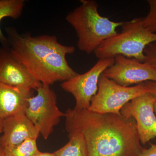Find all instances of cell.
<instances>
[{
    "label": "cell",
    "instance_id": "cell-1",
    "mask_svg": "<svg viewBox=\"0 0 156 156\" xmlns=\"http://www.w3.org/2000/svg\"><path fill=\"white\" fill-rule=\"evenodd\" d=\"M65 117L66 131L83 134L88 156L140 155L143 147L133 118L74 108H69Z\"/></svg>",
    "mask_w": 156,
    "mask_h": 156
},
{
    "label": "cell",
    "instance_id": "cell-2",
    "mask_svg": "<svg viewBox=\"0 0 156 156\" xmlns=\"http://www.w3.org/2000/svg\"><path fill=\"white\" fill-rule=\"evenodd\" d=\"M6 31L11 52L42 85L50 86L78 74L66 59L75 51L73 46L62 44L55 36L20 34L13 27H7Z\"/></svg>",
    "mask_w": 156,
    "mask_h": 156
},
{
    "label": "cell",
    "instance_id": "cell-3",
    "mask_svg": "<svg viewBox=\"0 0 156 156\" xmlns=\"http://www.w3.org/2000/svg\"><path fill=\"white\" fill-rule=\"evenodd\" d=\"M81 5L69 12L66 20L76 31L78 49L88 54L94 53L105 41L116 34L125 22H115L99 14L93 0H80Z\"/></svg>",
    "mask_w": 156,
    "mask_h": 156
},
{
    "label": "cell",
    "instance_id": "cell-4",
    "mask_svg": "<svg viewBox=\"0 0 156 156\" xmlns=\"http://www.w3.org/2000/svg\"><path fill=\"white\" fill-rule=\"evenodd\" d=\"M122 31L105 41L94 52L97 58H114L122 55L144 62V50L148 45L156 42V34L145 28L141 18L125 22Z\"/></svg>",
    "mask_w": 156,
    "mask_h": 156
},
{
    "label": "cell",
    "instance_id": "cell-5",
    "mask_svg": "<svg viewBox=\"0 0 156 156\" xmlns=\"http://www.w3.org/2000/svg\"><path fill=\"white\" fill-rule=\"evenodd\" d=\"M37 95L28 99L26 109L27 117L33 124L44 139L52 134L65 113L58 108L56 93L50 86L42 85L37 89Z\"/></svg>",
    "mask_w": 156,
    "mask_h": 156
},
{
    "label": "cell",
    "instance_id": "cell-6",
    "mask_svg": "<svg viewBox=\"0 0 156 156\" xmlns=\"http://www.w3.org/2000/svg\"><path fill=\"white\" fill-rule=\"evenodd\" d=\"M149 92L144 83L124 87L101 75L97 93L88 109L100 113L121 114L123 106L135 98Z\"/></svg>",
    "mask_w": 156,
    "mask_h": 156
},
{
    "label": "cell",
    "instance_id": "cell-7",
    "mask_svg": "<svg viewBox=\"0 0 156 156\" xmlns=\"http://www.w3.org/2000/svg\"><path fill=\"white\" fill-rule=\"evenodd\" d=\"M114 62V58H100L89 70L78 74L61 84L64 91L71 93L76 101L75 109H88L98 90V83L104 72Z\"/></svg>",
    "mask_w": 156,
    "mask_h": 156
},
{
    "label": "cell",
    "instance_id": "cell-8",
    "mask_svg": "<svg viewBox=\"0 0 156 156\" xmlns=\"http://www.w3.org/2000/svg\"><path fill=\"white\" fill-rule=\"evenodd\" d=\"M114 58L113 64L102 75L118 85L130 87L147 81L156 82V68L152 66L122 55Z\"/></svg>",
    "mask_w": 156,
    "mask_h": 156
},
{
    "label": "cell",
    "instance_id": "cell-9",
    "mask_svg": "<svg viewBox=\"0 0 156 156\" xmlns=\"http://www.w3.org/2000/svg\"><path fill=\"white\" fill-rule=\"evenodd\" d=\"M156 101L149 92L135 98L126 104L121 114L135 120L140 143L145 145L156 137V116L154 112Z\"/></svg>",
    "mask_w": 156,
    "mask_h": 156
},
{
    "label": "cell",
    "instance_id": "cell-10",
    "mask_svg": "<svg viewBox=\"0 0 156 156\" xmlns=\"http://www.w3.org/2000/svg\"><path fill=\"white\" fill-rule=\"evenodd\" d=\"M0 83L30 90H36L42 85L14 56L9 47L0 48Z\"/></svg>",
    "mask_w": 156,
    "mask_h": 156
},
{
    "label": "cell",
    "instance_id": "cell-11",
    "mask_svg": "<svg viewBox=\"0 0 156 156\" xmlns=\"http://www.w3.org/2000/svg\"><path fill=\"white\" fill-rule=\"evenodd\" d=\"M2 135L0 144L4 149L19 145L27 139L39 137V132L25 112L19 113L2 120Z\"/></svg>",
    "mask_w": 156,
    "mask_h": 156
},
{
    "label": "cell",
    "instance_id": "cell-12",
    "mask_svg": "<svg viewBox=\"0 0 156 156\" xmlns=\"http://www.w3.org/2000/svg\"><path fill=\"white\" fill-rule=\"evenodd\" d=\"M33 91L0 83V120L25 112Z\"/></svg>",
    "mask_w": 156,
    "mask_h": 156
},
{
    "label": "cell",
    "instance_id": "cell-13",
    "mask_svg": "<svg viewBox=\"0 0 156 156\" xmlns=\"http://www.w3.org/2000/svg\"><path fill=\"white\" fill-rule=\"evenodd\" d=\"M69 140L62 147L53 153L55 156H88L87 145L80 131L67 130Z\"/></svg>",
    "mask_w": 156,
    "mask_h": 156
},
{
    "label": "cell",
    "instance_id": "cell-14",
    "mask_svg": "<svg viewBox=\"0 0 156 156\" xmlns=\"http://www.w3.org/2000/svg\"><path fill=\"white\" fill-rule=\"evenodd\" d=\"M25 0H0V42L3 47H9V42L1 28L3 18L17 19L21 16L25 5Z\"/></svg>",
    "mask_w": 156,
    "mask_h": 156
},
{
    "label": "cell",
    "instance_id": "cell-15",
    "mask_svg": "<svg viewBox=\"0 0 156 156\" xmlns=\"http://www.w3.org/2000/svg\"><path fill=\"white\" fill-rule=\"evenodd\" d=\"M38 137L27 139L19 145L8 149H4L5 156H36L40 151L37 140Z\"/></svg>",
    "mask_w": 156,
    "mask_h": 156
},
{
    "label": "cell",
    "instance_id": "cell-16",
    "mask_svg": "<svg viewBox=\"0 0 156 156\" xmlns=\"http://www.w3.org/2000/svg\"><path fill=\"white\" fill-rule=\"evenodd\" d=\"M149 11L145 17L141 18L143 24L145 28L156 34V0H148Z\"/></svg>",
    "mask_w": 156,
    "mask_h": 156
},
{
    "label": "cell",
    "instance_id": "cell-17",
    "mask_svg": "<svg viewBox=\"0 0 156 156\" xmlns=\"http://www.w3.org/2000/svg\"><path fill=\"white\" fill-rule=\"evenodd\" d=\"M145 58L144 62L156 68V42L151 43L144 50Z\"/></svg>",
    "mask_w": 156,
    "mask_h": 156
},
{
    "label": "cell",
    "instance_id": "cell-18",
    "mask_svg": "<svg viewBox=\"0 0 156 156\" xmlns=\"http://www.w3.org/2000/svg\"><path fill=\"white\" fill-rule=\"evenodd\" d=\"M140 156H156V144H151L148 148H143Z\"/></svg>",
    "mask_w": 156,
    "mask_h": 156
},
{
    "label": "cell",
    "instance_id": "cell-19",
    "mask_svg": "<svg viewBox=\"0 0 156 156\" xmlns=\"http://www.w3.org/2000/svg\"><path fill=\"white\" fill-rule=\"evenodd\" d=\"M144 83L148 89L149 92L152 95L156 101V82L153 81H147Z\"/></svg>",
    "mask_w": 156,
    "mask_h": 156
},
{
    "label": "cell",
    "instance_id": "cell-20",
    "mask_svg": "<svg viewBox=\"0 0 156 156\" xmlns=\"http://www.w3.org/2000/svg\"><path fill=\"white\" fill-rule=\"evenodd\" d=\"M36 156H55L53 153H50L48 152H42L39 151L38 153Z\"/></svg>",
    "mask_w": 156,
    "mask_h": 156
},
{
    "label": "cell",
    "instance_id": "cell-21",
    "mask_svg": "<svg viewBox=\"0 0 156 156\" xmlns=\"http://www.w3.org/2000/svg\"><path fill=\"white\" fill-rule=\"evenodd\" d=\"M0 156H5L4 149L0 144Z\"/></svg>",
    "mask_w": 156,
    "mask_h": 156
},
{
    "label": "cell",
    "instance_id": "cell-22",
    "mask_svg": "<svg viewBox=\"0 0 156 156\" xmlns=\"http://www.w3.org/2000/svg\"><path fill=\"white\" fill-rule=\"evenodd\" d=\"M3 122L2 120H0V134L2 133Z\"/></svg>",
    "mask_w": 156,
    "mask_h": 156
},
{
    "label": "cell",
    "instance_id": "cell-23",
    "mask_svg": "<svg viewBox=\"0 0 156 156\" xmlns=\"http://www.w3.org/2000/svg\"><path fill=\"white\" fill-rule=\"evenodd\" d=\"M154 112L156 116V101L154 102Z\"/></svg>",
    "mask_w": 156,
    "mask_h": 156
}]
</instances>
